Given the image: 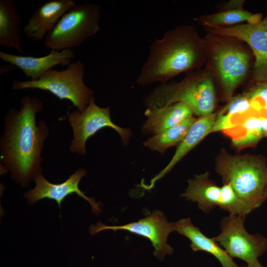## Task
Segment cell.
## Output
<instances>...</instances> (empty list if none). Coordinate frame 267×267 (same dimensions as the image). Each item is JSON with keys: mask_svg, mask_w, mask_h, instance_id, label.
I'll use <instances>...</instances> for the list:
<instances>
[{"mask_svg": "<svg viewBox=\"0 0 267 267\" xmlns=\"http://www.w3.org/2000/svg\"><path fill=\"white\" fill-rule=\"evenodd\" d=\"M18 109L11 108L5 114L4 132L0 140V166L11 177L26 187L42 171V149L49 135L44 121L36 122L43 107L36 96L26 95L20 101Z\"/></svg>", "mask_w": 267, "mask_h": 267, "instance_id": "obj_1", "label": "cell"}, {"mask_svg": "<svg viewBox=\"0 0 267 267\" xmlns=\"http://www.w3.org/2000/svg\"><path fill=\"white\" fill-rule=\"evenodd\" d=\"M205 64L203 38L193 26L179 25L152 42L137 83L142 86L167 83L174 76L200 69Z\"/></svg>", "mask_w": 267, "mask_h": 267, "instance_id": "obj_2", "label": "cell"}, {"mask_svg": "<svg viewBox=\"0 0 267 267\" xmlns=\"http://www.w3.org/2000/svg\"><path fill=\"white\" fill-rule=\"evenodd\" d=\"M206 67L220 84L228 101L253 68L254 55L249 46L233 37L208 33L203 38Z\"/></svg>", "mask_w": 267, "mask_h": 267, "instance_id": "obj_3", "label": "cell"}, {"mask_svg": "<svg viewBox=\"0 0 267 267\" xmlns=\"http://www.w3.org/2000/svg\"><path fill=\"white\" fill-rule=\"evenodd\" d=\"M215 170L223 183L229 184L237 195L254 211L266 200L267 162L261 155H232L222 149Z\"/></svg>", "mask_w": 267, "mask_h": 267, "instance_id": "obj_4", "label": "cell"}, {"mask_svg": "<svg viewBox=\"0 0 267 267\" xmlns=\"http://www.w3.org/2000/svg\"><path fill=\"white\" fill-rule=\"evenodd\" d=\"M215 79L206 67L189 71L179 82L161 84L144 98L147 107H162L184 102L193 114L206 117L213 114L217 105Z\"/></svg>", "mask_w": 267, "mask_h": 267, "instance_id": "obj_5", "label": "cell"}, {"mask_svg": "<svg viewBox=\"0 0 267 267\" xmlns=\"http://www.w3.org/2000/svg\"><path fill=\"white\" fill-rule=\"evenodd\" d=\"M85 68L80 60L71 62L65 69H52L37 80L15 81L14 90L38 89L48 91L60 100L67 99L80 112L84 111L94 96L92 90L85 83Z\"/></svg>", "mask_w": 267, "mask_h": 267, "instance_id": "obj_6", "label": "cell"}, {"mask_svg": "<svg viewBox=\"0 0 267 267\" xmlns=\"http://www.w3.org/2000/svg\"><path fill=\"white\" fill-rule=\"evenodd\" d=\"M100 5L87 2L76 4L46 37L44 45L56 50L77 47L100 30Z\"/></svg>", "mask_w": 267, "mask_h": 267, "instance_id": "obj_7", "label": "cell"}, {"mask_svg": "<svg viewBox=\"0 0 267 267\" xmlns=\"http://www.w3.org/2000/svg\"><path fill=\"white\" fill-rule=\"evenodd\" d=\"M246 217L229 214L221 222L220 233L212 239L232 258L252 267H264L259 258L267 251V239L260 233L251 234L244 226Z\"/></svg>", "mask_w": 267, "mask_h": 267, "instance_id": "obj_8", "label": "cell"}, {"mask_svg": "<svg viewBox=\"0 0 267 267\" xmlns=\"http://www.w3.org/2000/svg\"><path fill=\"white\" fill-rule=\"evenodd\" d=\"M67 119L73 132L70 148L72 153L85 155L88 139L105 127L116 131L125 145L129 142L132 135L130 129L120 127L113 122L110 114V107L98 106L95 102L94 96L84 111L75 110L68 115Z\"/></svg>", "mask_w": 267, "mask_h": 267, "instance_id": "obj_9", "label": "cell"}, {"mask_svg": "<svg viewBox=\"0 0 267 267\" xmlns=\"http://www.w3.org/2000/svg\"><path fill=\"white\" fill-rule=\"evenodd\" d=\"M208 33L237 39L247 44L254 57L252 79L267 82V14L258 23L227 27H205Z\"/></svg>", "mask_w": 267, "mask_h": 267, "instance_id": "obj_10", "label": "cell"}, {"mask_svg": "<svg viewBox=\"0 0 267 267\" xmlns=\"http://www.w3.org/2000/svg\"><path fill=\"white\" fill-rule=\"evenodd\" d=\"M126 230L149 239L154 247V256L163 261L166 255H171L173 248L167 243L169 235L175 231V222H168L161 211L155 210L148 216L135 222L122 225L108 226L98 221L89 227L91 235L104 230Z\"/></svg>", "mask_w": 267, "mask_h": 267, "instance_id": "obj_11", "label": "cell"}, {"mask_svg": "<svg viewBox=\"0 0 267 267\" xmlns=\"http://www.w3.org/2000/svg\"><path fill=\"white\" fill-rule=\"evenodd\" d=\"M87 171L81 168L69 176L64 182L54 184L49 182L41 174L37 175L34 178L35 186L24 194L30 204H33L40 200L48 198L54 200L60 208L61 204L68 196L75 193L86 200L91 206L92 211L96 214L100 212L98 203L91 198L87 197L79 187V183Z\"/></svg>", "mask_w": 267, "mask_h": 267, "instance_id": "obj_12", "label": "cell"}, {"mask_svg": "<svg viewBox=\"0 0 267 267\" xmlns=\"http://www.w3.org/2000/svg\"><path fill=\"white\" fill-rule=\"evenodd\" d=\"M75 57V51L72 49H51L47 55L41 57L22 56L0 51L1 60L20 69L32 81L38 80L53 67L67 66Z\"/></svg>", "mask_w": 267, "mask_h": 267, "instance_id": "obj_13", "label": "cell"}, {"mask_svg": "<svg viewBox=\"0 0 267 267\" xmlns=\"http://www.w3.org/2000/svg\"><path fill=\"white\" fill-rule=\"evenodd\" d=\"M76 4L74 0H50L41 5L23 28L25 37L38 42L45 39L62 16Z\"/></svg>", "mask_w": 267, "mask_h": 267, "instance_id": "obj_14", "label": "cell"}, {"mask_svg": "<svg viewBox=\"0 0 267 267\" xmlns=\"http://www.w3.org/2000/svg\"><path fill=\"white\" fill-rule=\"evenodd\" d=\"M144 115L147 119L142 127V132L145 134L155 135L175 126L194 114L188 105L179 102L162 107H147Z\"/></svg>", "mask_w": 267, "mask_h": 267, "instance_id": "obj_15", "label": "cell"}, {"mask_svg": "<svg viewBox=\"0 0 267 267\" xmlns=\"http://www.w3.org/2000/svg\"><path fill=\"white\" fill-rule=\"evenodd\" d=\"M217 113L196 119L183 140L178 145L176 151L167 166L150 180L149 184H142L145 189L152 188L155 182L169 173L174 166L208 134L214 124Z\"/></svg>", "mask_w": 267, "mask_h": 267, "instance_id": "obj_16", "label": "cell"}, {"mask_svg": "<svg viewBox=\"0 0 267 267\" xmlns=\"http://www.w3.org/2000/svg\"><path fill=\"white\" fill-rule=\"evenodd\" d=\"M175 231L190 240L192 251H201L211 254L218 259L222 267H239L218 243L204 235L199 228L195 226L190 218H182L175 222Z\"/></svg>", "mask_w": 267, "mask_h": 267, "instance_id": "obj_17", "label": "cell"}, {"mask_svg": "<svg viewBox=\"0 0 267 267\" xmlns=\"http://www.w3.org/2000/svg\"><path fill=\"white\" fill-rule=\"evenodd\" d=\"M188 185L180 196L186 200L196 202L198 208L207 213L222 204L221 188L205 172L195 175L187 180Z\"/></svg>", "mask_w": 267, "mask_h": 267, "instance_id": "obj_18", "label": "cell"}, {"mask_svg": "<svg viewBox=\"0 0 267 267\" xmlns=\"http://www.w3.org/2000/svg\"><path fill=\"white\" fill-rule=\"evenodd\" d=\"M21 14L13 0H0V46L24 53Z\"/></svg>", "mask_w": 267, "mask_h": 267, "instance_id": "obj_19", "label": "cell"}, {"mask_svg": "<svg viewBox=\"0 0 267 267\" xmlns=\"http://www.w3.org/2000/svg\"><path fill=\"white\" fill-rule=\"evenodd\" d=\"M227 101V104L217 113L211 133L229 130L255 111L252 108L248 92L232 96Z\"/></svg>", "mask_w": 267, "mask_h": 267, "instance_id": "obj_20", "label": "cell"}, {"mask_svg": "<svg viewBox=\"0 0 267 267\" xmlns=\"http://www.w3.org/2000/svg\"><path fill=\"white\" fill-rule=\"evenodd\" d=\"M224 132L237 149L256 146L264 137L261 116L254 111L247 115L236 126Z\"/></svg>", "mask_w": 267, "mask_h": 267, "instance_id": "obj_21", "label": "cell"}, {"mask_svg": "<svg viewBox=\"0 0 267 267\" xmlns=\"http://www.w3.org/2000/svg\"><path fill=\"white\" fill-rule=\"evenodd\" d=\"M263 19L261 13H252L243 8L227 9L193 18L204 27H227L246 21L253 24Z\"/></svg>", "mask_w": 267, "mask_h": 267, "instance_id": "obj_22", "label": "cell"}, {"mask_svg": "<svg viewBox=\"0 0 267 267\" xmlns=\"http://www.w3.org/2000/svg\"><path fill=\"white\" fill-rule=\"evenodd\" d=\"M196 119L190 117L175 126L146 140L144 145L151 150L164 153L171 147L178 145L184 138Z\"/></svg>", "mask_w": 267, "mask_h": 267, "instance_id": "obj_23", "label": "cell"}, {"mask_svg": "<svg viewBox=\"0 0 267 267\" xmlns=\"http://www.w3.org/2000/svg\"><path fill=\"white\" fill-rule=\"evenodd\" d=\"M222 204L220 209L229 212V214L246 217L254 210L235 193L228 183H223L221 187Z\"/></svg>", "mask_w": 267, "mask_h": 267, "instance_id": "obj_24", "label": "cell"}, {"mask_svg": "<svg viewBox=\"0 0 267 267\" xmlns=\"http://www.w3.org/2000/svg\"><path fill=\"white\" fill-rule=\"evenodd\" d=\"M248 93L253 109L260 116L267 118V82L256 83Z\"/></svg>", "mask_w": 267, "mask_h": 267, "instance_id": "obj_25", "label": "cell"}, {"mask_svg": "<svg viewBox=\"0 0 267 267\" xmlns=\"http://www.w3.org/2000/svg\"><path fill=\"white\" fill-rule=\"evenodd\" d=\"M244 3V0H230L226 3L223 6L222 9L221 10H227V9H235L243 8L242 6Z\"/></svg>", "mask_w": 267, "mask_h": 267, "instance_id": "obj_26", "label": "cell"}, {"mask_svg": "<svg viewBox=\"0 0 267 267\" xmlns=\"http://www.w3.org/2000/svg\"><path fill=\"white\" fill-rule=\"evenodd\" d=\"M8 65H0V74H2L5 72H9L14 70L15 66L9 64Z\"/></svg>", "mask_w": 267, "mask_h": 267, "instance_id": "obj_27", "label": "cell"}, {"mask_svg": "<svg viewBox=\"0 0 267 267\" xmlns=\"http://www.w3.org/2000/svg\"><path fill=\"white\" fill-rule=\"evenodd\" d=\"M261 120L264 136L267 138V118L261 116Z\"/></svg>", "mask_w": 267, "mask_h": 267, "instance_id": "obj_28", "label": "cell"}, {"mask_svg": "<svg viewBox=\"0 0 267 267\" xmlns=\"http://www.w3.org/2000/svg\"><path fill=\"white\" fill-rule=\"evenodd\" d=\"M265 196H266V198L267 199V184L266 188H265Z\"/></svg>", "mask_w": 267, "mask_h": 267, "instance_id": "obj_29", "label": "cell"}, {"mask_svg": "<svg viewBox=\"0 0 267 267\" xmlns=\"http://www.w3.org/2000/svg\"><path fill=\"white\" fill-rule=\"evenodd\" d=\"M250 267L249 266H248V265H246V266H241V267Z\"/></svg>", "mask_w": 267, "mask_h": 267, "instance_id": "obj_30", "label": "cell"}]
</instances>
